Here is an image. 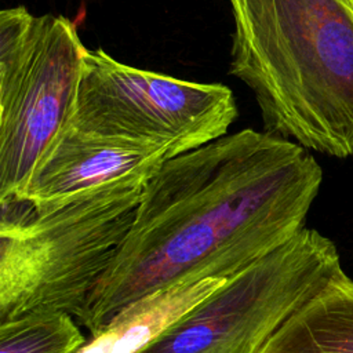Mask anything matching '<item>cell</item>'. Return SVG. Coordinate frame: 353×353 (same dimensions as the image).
<instances>
[{"label": "cell", "instance_id": "6da1fadb", "mask_svg": "<svg viewBox=\"0 0 353 353\" xmlns=\"http://www.w3.org/2000/svg\"><path fill=\"white\" fill-rule=\"evenodd\" d=\"M323 179L302 145L244 128L167 159L79 320L98 334L125 306L183 281L230 279L305 228Z\"/></svg>", "mask_w": 353, "mask_h": 353}, {"label": "cell", "instance_id": "5b68a950", "mask_svg": "<svg viewBox=\"0 0 353 353\" xmlns=\"http://www.w3.org/2000/svg\"><path fill=\"white\" fill-rule=\"evenodd\" d=\"M341 273L335 244L303 228L228 279L139 353H259Z\"/></svg>", "mask_w": 353, "mask_h": 353}, {"label": "cell", "instance_id": "3957f363", "mask_svg": "<svg viewBox=\"0 0 353 353\" xmlns=\"http://www.w3.org/2000/svg\"><path fill=\"white\" fill-rule=\"evenodd\" d=\"M150 176H130L41 208L1 200L0 323L43 312L80 320L132 226Z\"/></svg>", "mask_w": 353, "mask_h": 353}, {"label": "cell", "instance_id": "ba28073f", "mask_svg": "<svg viewBox=\"0 0 353 353\" xmlns=\"http://www.w3.org/2000/svg\"><path fill=\"white\" fill-rule=\"evenodd\" d=\"M226 280L183 281L148 294L119 312L76 353H139Z\"/></svg>", "mask_w": 353, "mask_h": 353}, {"label": "cell", "instance_id": "9c48e42d", "mask_svg": "<svg viewBox=\"0 0 353 353\" xmlns=\"http://www.w3.org/2000/svg\"><path fill=\"white\" fill-rule=\"evenodd\" d=\"M259 353H353V280L336 276Z\"/></svg>", "mask_w": 353, "mask_h": 353}, {"label": "cell", "instance_id": "30bf717a", "mask_svg": "<svg viewBox=\"0 0 353 353\" xmlns=\"http://www.w3.org/2000/svg\"><path fill=\"white\" fill-rule=\"evenodd\" d=\"M87 338L73 316L30 313L0 323V353H76Z\"/></svg>", "mask_w": 353, "mask_h": 353}, {"label": "cell", "instance_id": "8992f818", "mask_svg": "<svg viewBox=\"0 0 353 353\" xmlns=\"http://www.w3.org/2000/svg\"><path fill=\"white\" fill-rule=\"evenodd\" d=\"M233 91L139 69L87 48L73 116L74 131L164 146L176 156L228 134L237 119Z\"/></svg>", "mask_w": 353, "mask_h": 353}, {"label": "cell", "instance_id": "7a4b0ae2", "mask_svg": "<svg viewBox=\"0 0 353 353\" xmlns=\"http://www.w3.org/2000/svg\"><path fill=\"white\" fill-rule=\"evenodd\" d=\"M229 72L265 131L332 157L353 154V1L228 0Z\"/></svg>", "mask_w": 353, "mask_h": 353}, {"label": "cell", "instance_id": "8fae6325", "mask_svg": "<svg viewBox=\"0 0 353 353\" xmlns=\"http://www.w3.org/2000/svg\"><path fill=\"white\" fill-rule=\"evenodd\" d=\"M352 1H353V0H352Z\"/></svg>", "mask_w": 353, "mask_h": 353}, {"label": "cell", "instance_id": "277c9868", "mask_svg": "<svg viewBox=\"0 0 353 353\" xmlns=\"http://www.w3.org/2000/svg\"><path fill=\"white\" fill-rule=\"evenodd\" d=\"M87 47L63 15L0 12V200L15 199L68 127Z\"/></svg>", "mask_w": 353, "mask_h": 353}, {"label": "cell", "instance_id": "52a82bcc", "mask_svg": "<svg viewBox=\"0 0 353 353\" xmlns=\"http://www.w3.org/2000/svg\"><path fill=\"white\" fill-rule=\"evenodd\" d=\"M170 157L171 152L164 146L94 137L66 127L21 194L8 200H23L36 208L55 205L130 176L153 175Z\"/></svg>", "mask_w": 353, "mask_h": 353}]
</instances>
